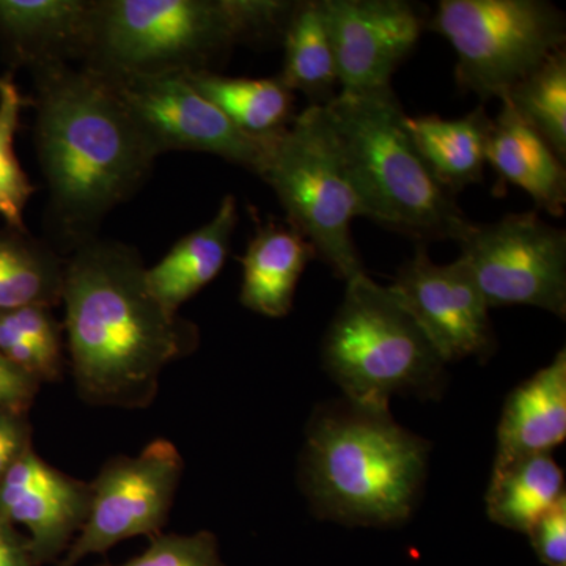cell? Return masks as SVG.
<instances>
[{
  "instance_id": "cell-26",
  "label": "cell",
  "mask_w": 566,
  "mask_h": 566,
  "mask_svg": "<svg viewBox=\"0 0 566 566\" xmlns=\"http://www.w3.org/2000/svg\"><path fill=\"white\" fill-rule=\"evenodd\" d=\"M501 99L545 137L562 161L566 159V52L543 63L538 70L513 85Z\"/></svg>"
},
{
  "instance_id": "cell-19",
  "label": "cell",
  "mask_w": 566,
  "mask_h": 566,
  "mask_svg": "<svg viewBox=\"0 0 566 566\" xmlns=\"http://www.w3.org/2000/svg\"><path fill=\"white\" fill-rule=\"evenodd\" d=\"M237 223V199L229 193L210 221L181 238L161 262L147 268L148 289L169 314L180 315L181 305L221 273Z\"/></svg>"
},
{
  "instance_id": "cell-10",
  "label": "cell",
  "mask_w": 566,
  "mask_h": 566,
  "mask_svg": "<svg viewBox=\"0 0 566 566\" xmlns=\"http://www.w3.org/2000/svg\"><path fill=\"white\" fill-rule=\"evenodd\" d=\"M182 471L180 450L167 439L151 441L136 457L107 460L91 483L87 521L57 566H76L125 539L163 534Z\"/></svg>"
},
{
  "instance_id": "cell-30",
  "label": "cell",
  "mask_w": 566,
  "mask_h": 566,
  "mask_svg": "<svg viewBox=\"0 0 566 566\" xmlns=\"http://www.w3.org/2000/svg\"><path fill=\"white\" fill-rule=\"evenodd\" d=\"M29 449L32 427L25 412L0 409V482Z\"/></svg>"
},
{
  "instance_id": "cell-4",
  "label": "cell",
  "mask_w": 566,
  "mask_h": 566,
  "mask_svg": "<svg viewBox=\"0 0 566 566\" xmlns=\"http://www.w3.org/2000/svg\"><path fill=\"white\" fill-rule=\"evenodd\" d=\"M324 109L365 218L419 244L463 240L472 221L420 158L394 88L338 95Z\"/></svg>"
},
{
  "instance_id": "cell-13",
  "label": "cell",
  "mask_w": 566,
  "mask_h": 566,
  "mask_svg": "<svg viewBox=\"0 0 566 566\" xmlns=\"http://www.w3.org/2000/svg\"><path fill=\"white\" fill-rule=\"evenodd\" d=\"M390 286L446 364L493 356L497 344L490 307L460 256L453 263L438 264L428 255L427 245L419 244Z\"/></svg>"
},
{
  "instance_id": "cell-9",
  "label": "cell",
  "mask_w": 566,
  "mask_h": 566,
  "mask_svg": "<svg viewBox=\"0 0 566 566\" xmlns=\"http://www.w3.org/2000/svg\"><path fill=\"white\" fill-rule=\"evenodd\" d=\"M460 259L488 307L532 305L566 318V233L535 211L472 222Z\"/></svg>"
},
{
  "instance_id": "cell-17",
  "label": "cell",
  "mask_w": 566,
  "mask_h": 566,
  "mask_svg": "<svg viewBox=\"0 0 566 566\" xmlns=\"http://www.w3.org/2000/svg\"><path fill=\"white\" fill-rule=\"evenodd\" d=\"M491 118L486 142V164L502 180L523 189L535 207L562 218L566 207L565 161L542 134L527 125L505 99Z\"/></svg>"
},
{
  "instance_id": "cell-32",
  "label": "cell",
  "mask_w": 566,
  "mask_h": 566,
  "mask_svg": "<svg viewBox=\"0 0 566 566\" xmlns=\"http://www.w3.org/2000/svg\"><path fill=\"white\" fill-rule=\"evenodd\" d=\"M0 566H33L29 553L28 538H24L6 520L0 517Z\"/></svg>"
},
{
  "instance_id": "cell-15",
  "label": "cell",
  "mask_w": 566,
  "mask_h": 566,
  "mask_svg": "<svg viewBox=\"0 0 566 566\" xmlns=\"http://www.w3.org/2000/svg\"><path fill=\"white\" fill-rule=\"evenodd\" d=\"M566 439V352L506 398L493 474L524 458L547 455Z\"/></svg>"
},
{
  "instance_id": "cell-5",
  "label": "cell",
  "mask_w": 566,
  "mask_h": 566,
  "mask_svg": "<svg viewBox=\"0 0 566 566\" xmlns=\"http://www.w3.org/2000/svg\"><path fill=\"white\" fill-rule=\"evenodd\" d=\"M253 40L249 0H93L81 66L109 81L197 73Z\"/></svg>"
},
{
  "instance_id": "cell-21",
  "label": "cell",
  "mask_w": 566,
  "mask_h": 566,
  "mask_svg": "<svg viewBox=\"0 0 566 566\" xmlns=\"http://www.w3.org/2000/svg\"><path fill=\"white\" fill-rule=\"evenodd\" d=\"M282 41L279 80L293 93H303L311 106L333 103L340 93V80L322 0L296 2Z\"/></svg>"
},
{
  "instance_id": "cell-1",
  "label": "cell",
  "mask_w": 566,
  "mask_h": 566,
  "mask_svg": "<svg viewBox=\"0 0 566 566\" xmlns=\"http://www.w3.org/2000/svg\"><path fill=\"white\" fill-rule=\"evenodd\" d=\"M139 252L98 238L65 262L63 331L71 371L85 403L145 409L156 400L167 365L196 352V324L153 296Z\"/></svg>"
},
{
  "instance_id": "cell-18",
  "label": "cell",
  "mask_w": 566,
  "mask_h": 566,
  "mask_svg": "<svg viewBox=\"0 0 566 566\" xmlns=\"http://www.w3.org/2000/svg\"><path fill=\"white\" fill-rule=\"evenodd\" d=\"M314 259H318L314 245L289 222L268 221L256 227L240 259L241 304L268 318L289 315L301 275Z\"/></svg>"
},
{
  "instance_id": "cell-22",
  "label": "cell",
  "mask_w": 566,
  "mask_h": 566,
  "mask_svg": "<svg viewBox=\"0 0 566 566\" xmlns=\"http://www.w3.org/2000/svg\"><path fill=\"white\" fill-rule=\"evenodd\" d=\"M189 84L237 126L252 137L285 132L294 117V93L279 76L232 77L212 70L186 74Z\"/></svg>"
},
{
  "instance_id": "cell-14",
  "label": "cell",
  "mask_w": 566,
  "mask_h": 566,
  "mask_svg": "<svg viewBox=\"0 0 566 566\" xmlns=\"http://www.w3.org/2000/svg\"><path fill=\"white\" fill-rule=\"evenodd\" d=\"M91 497V483L48 464L32 447L0 482V517L29 532L33 566L54 564L84 527Z\"/></svg>"
},
{
  "instance_id": "cell-25",
  "label": "cell",
  "mask_w": 566,
  "mask_h": 566,
  "mask_svg": "<svg viewBox=\"0 0 566 566\" xmlns=\"http://www.w3.org/2000/svg\"><path fill=\"white\" fill-rule=\"evenodd\" d=\"M44 305L0 311V354L36 381L62 378L63 324Z\"/></svg>"
},
{
  "instance_id": "cell-2",
  "label": "cell",
  "mask_w": 566,
  "mask_h": 566,
  "mask_svg": "<svg viewBox=\"0 0 566 566\" xmlns=\"http://www.w3.org/2000/svg\"><path fill=\"white\" fill-rule=\"evenodd\" d=\"M35 145L51 222L71 245L96 238L107 214L150 174L156 156L109 81L71 63L33 69Z\"/></svg>"
},
{
  "instance_id": "cell-11",
  "label": "cell",
  "mask_w": 566,
  "mask_h": 566,
  "mask_svg": "<svg viewBox=\"0 0 566 566\" xmlns=\"http://www.w3.org/2000/svg\"><path fill=\"white\" fill-rule=\"evenodd\" d=\"M109 82L156 159L167 151L208 153L259 175L277 136L240 132L182 73Z\"/></svg>"
},
{
  "instance_id": "cell-29",
  "label": "cell",
  "mask_w": 566,
  "mask_h": 566,
  "mask_svg": "<svg viewBox=\"0 0 566 566\" xmlns=\"http://www.w3.org/2000/svg\"><path fill=\"white\" fill-rule=\"evenodd\" d=\"M536 556L546 566H566V497L528 531Z\"/></svg>"
},
{
  "instance_id": "cell-20",
  "label": "cell",
  "mask_w": 566,
  "mask_h": 566,
  "mask_svg": "<svg viewBox=\"0 0 566 566\" xmlns=\"http://www.w3.org/2000/svg\"><path fill=\"white\" fill-rule=\"evenodd\" d=\"M405 125L420 158L452 196L483 181L491 128L485 107L452 120L439 115H406Z\"/></svg>"
},
{
  "instance_id": "cell-7",
  "label": "cell",
  "mask_w": 566,
  "mask_h": 566,
  "mask_svg": "<svg viewBox=\"0 0 566 566\" xmlns=\"http://www.w3.org/2000/svg\"><path fill=\"white\" fill-rule=\"evenodd\" d=\"M259 177L277 196L285 221L338 279L365 274L352 234L364 203L324 106H308L274 137Z\"/></svg>"
},
{
  "instance_id": "cell-6",
  "label": "cell",
  "mask_w": 566,
  "mask_h": 566,
  "mask_svg": "<svg viewBox=\"0 0 566 566\" xmlns=\"http://www.w3.org/2000/svg\"><path fill=\"white\" fill-rule=\"evenodd\" d=\"M323 364L345 398L389 409L394 395L438 398L446 363L392 286L367 273L346 282L323 340Z\"/></svg>"
},
{
  "instance_id": "cell-16",
  "label": "cell",
  "mask_w": 566,
  "mask_h": 566,
  "mask_svg": "<svg viewBox=\"0 0 566 566\" xmlns=\"http://www.w3.org/2000/svg\"><path fill=\"white\" fill-rule=\"evenodd\" d=\"M93 0H0V35L29 69L84 61Z\"/></svg>"
},
{
  "instance_id": "cell-24",
  "label": "cell",
  "mask_w": 566,
  "mask_h": 566,
  "mask_svg": "<svg viewBox=\"0 0 566 566\" xmlns=\"http://www.w3.org/2000/svg\"><path fill=\"white\" fill-rule=\"evenodd\" d=\"M66 259L31 234L10 229L0 232V311L22 305L62 304Z\"/></svg>"
},
{
  "instance_id": "cell-12",
  "label": "cell",
  "mask_w": 566,
  "mask_h": 566,
  "mask_svg": "<svg viewBox=\"0 0 566 566\" xmlns=\"http://www.w3.org/2000/svg\"><path fill=\"white\" fill-rule=\"evenodd\" d=\"M322 9L337 62L338 95L392 88L395 70L428 29L422 9L406 0H322Z\"/></svg>"
},
{
  "instance_id": "cell-8",
  "label": "cell",
  "mask_w": 566,
  "mask_h": 566,
  "mask_svg": "<svg viewBox=\"0 0 566 566\" xmlns=\"http://www.w3.org/2000/svg\"><path fill=\"white\" fill-rule=\"evenodd\" d=\"M428 29L455 51L460 88L482 102L501 99L566 41L565 14L545 0H441Z\"/></svg>"
},
{
  "instance_id": "cell-31",
  "label": "cell",
  "mask_w": 566,
  "mask_h": 566,
  "mask_svg": "<svg viewBox=\"0 0 566 566\" xmlns=\"http://www.w3.org/2000/svg\"><path fill=\"white\" fill-rule=\"evenodd\" d=\"M41 382L0 354V409L28 412Z\"/></svg>"
},
{
  "instance_id": "cell-23",
  "label": "cell",
  "mask_w": 566,
  "mask_h": 566,
  "mask_svg": "<svg viewBox=\"0 0 566 566\" xmlns=\"http://www.w3.org/2000/svg\"><path fill=\"white\" fill-rule=\"evenodd\" d=\"M565 497L564 471L553 455L528 457L491 475L486 513L499 526L528 534Z\"/></svg>"
},
{
  "instance_id": "cell-27",
  "label": "cell",
  "mask_w": 566,
  "mask_h": 566,
  "mask_svg": "<svg viewBox=\"0 0 566 566\" xmlns=\"http://www.w3.org/2000/svg\"><path fill=\"white\" fill-rule=\"evenodd\" d=\"M32 99L22 95L11 74L0 76V216L10 229L25 232L24 210L35 192L17 153L14 136L20 128L22 107Z\"/></svg>"
},
{
  "instance_id": "cell-3",
  "label": "cell",
  "mask_w": 566,
  "mask_h": 566,
  "mask_svg": "<svg viewBox=\"0 0 566 566\" xmlns=\"http://www.w3.org/2000/svg\"><path fill=\"white\" fill-rule=\"evenodd\" d=\"M430 444L398 424L389 409L352 401L312 417L301 458V485L322 520L345 526L406 523L427 479Z\"/></svg>"
},
{
  "instance_id": "cell-28",
  "label": "cell",
  "mask_w": 566,
  "mask_h": 566,
  "mask_svg": "<svg viewBox=\"0 0 566 566\" xmlns=\"http://www.w3.org/2000/svg\"><path fill=\"white\" fill-rule=\"evenodd\" d=\"M98 566H226L219 542L208 531L191 535L159 534L151 536L150 545L140 556L125 564Z\"/></svg>"
}]
</instances>
